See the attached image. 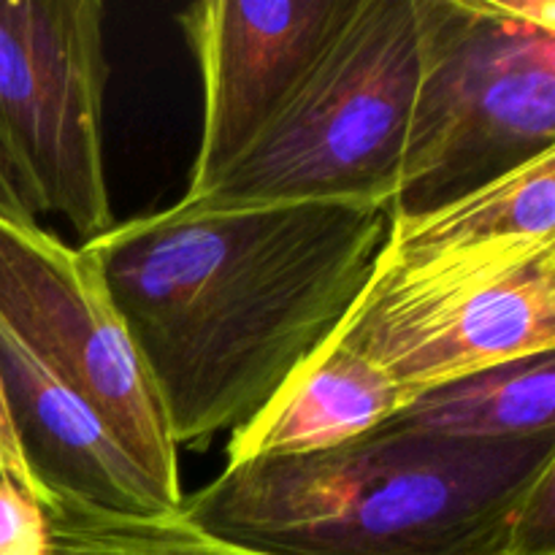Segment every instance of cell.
Instances as JSON below:
<instances>
[{"label": "cell", "instance_id": "cell-1", "mask_svg": "<svg viewBox=\"0 0 555 555\" xmlns=\"http://www.w3.org/2000/svg\"><path fill=\"white\" fill-rule=\"evenodd\" d=\"M390 209L173 204L81 244L101 266L177 450H204L253 421L339 328L383 249Z\"/></svg>", "mask_w": 555, "mask_h": 555}, {"label": "cell", "instance_id": "cell-2", "mask_svg": "<svg viewBox=\"0 0 555 555\" xmlns=\"http://www.w3.org/2000/svg\"><path fill=\"white\" fill-rule=\"evenodd\" d=\"M555 431L455 439L390 421L334 450L225 466L184 493L206 534L266 555H520Z\"/></svg>", "mask_w": 555, "mask_h": 555}, {"label": "cell", "instance_id": "cell-3", "mask_svg": "<svg viewBox=\"0 0 555 555\" xmlns=\"http://www.w3.org/2000/svg\"><path fill=\"white\" fill-rule=\"evenodd\" d=\"M423 68L421 0H358L339 36L258 141L193 211L298 201L393 206Z\"/></svg>", "mask_w": 555, "mask_h": 555}, {"label": "cell", "instance_id": "cell-4", "mask_svg": "<svg viewBox=\"0 0 555 555\" xmlns=\"http://www.w3.org/2000/svg\"><path fill=\"white\" fill-rule=\"evenodd\" d=\"M423 68L393 209H437L555 150V33L507 0H421Z\"/></svg>", "mask_w": 555, "mask_h": 555}, {"label": "cell", "instance_id": "cell-5", "mask_svg": "<svg viewBox=\"0 0 555 555\" xmlns=\"http://www.w3.org/2000/svg\"><path fill=\"white\" fill-rule=\"evenodd\" d=\"M415 396L555 350V236L393 258L379 249L328 336Z\"/></svg>", "mask_w": 555, "mask_h": 555}, {"label": "cell", "instance_id": "cell-6", "mask_svg": "<svg viewBox=\"0 0 555 555\" xmlns=\"http://www.w3.org/2000/svg\"><path fill=\"white\" fill-rule=\"evenodd\" d=\"M106 9L0 0V160L33 215L92 242L114 225L103 155Z\"/></svg>", "mask_w": 555, "mask_h": 555}, {"label": "cell", "instance_id": "cell-7", "mask_svg": "<svg viewBox=\"0 0 555 555\" xmlns=\"http://www.w3.org/2000/svg\"><path fill=\"white\" fill-rule=\"evenodd\" d=\"M0 323L108 423L171 513L182 507L166 412L98 260L0 217Z\"/></svg>", "mask_w": 555, "mask_h": 555}, {"label": "cell", "instance_id": "cell-8", "mask_svg": "<svg viewBox=\"0 0 555 555\" xmlns=\"http://www.w3.org/2000/svg\"><path fill=\"white\" fill-rule=\"evenodd\" d=\"M358 0H206L179 11L204 112L182 198H198L291 103Z\"/></svg>", "mask_w": 555, "mask_h": 555}, {"label": "cell", "instance_id": "cell-9", "mask_svg": "<svg viewBox=\"0 0 555 555\" xmlns=\"http://www.w3.org/2000/svg\"><path fill=\"white\" fill-rule=\"evenodd\" d=\"M0 385L41 504L65 499L114 515L171 513L108 423L65 388L3 323Z\"/></svg>", "mask_w": 555, "mask_h": 555}, {"label": "cell", "instance_id": "cell-10", "mask_svg": "<svg viewBox=\"0 0 555 555\" xmlns=\"http://www.w3.org/2000/svg\"><path fill=\"white\" fill-rule=\"evenodd\" d=\"M410 401L412 396L383 366L325 339L269 404L233 431L225 466L334 450L390 423Z\"/></svg>", "mask_w": 555, "mask_h": 555}, {"label": "cell", "instance_id": "cell-11", "mask_svg": "<svg viewBox=\"0 0 555 555\" xmlns=\"http://www.w3.org/2000/svg\"><path fill=\"white\" fill-rule=\"evenodd\" d=\"M555 236V150L437 209L390 211L383 253L393 258L466 253L515 238Z\"/></svg>", "mask_w": 555, "mask_h": 555}, {"label": "cell", "instance_id": "cell-12", "mask_svg": "<svg viewBox=\"0 0 555 555\" xmlns=\"http://www.w3.org/2000/svg\"><path fill=\"white\" fill-rule=\"evenodd\" d=\"M396 423L455 439H526L555 431V350L415 396Z\"/></svg>", "mask_w": 555, "mask_h": 555}, {"label": "cell", "instance_id": "cell-13", "mask_svg": "<svg viewBox=\"0 0 555 555\" xmlns=\"http://www.w3.org/2000/svg\"><path fill=\"white\" fill-rule=\"evenodd\" d=\"M41 509L49 555H266L206 534L182 513L114 515L65 499Z\"/></svg>", "mask_w": 555, "mask_h": 555}, {"label": "cell", "instance_id": "cell-14", "mask_svg": "<svg viewBox=\"0 0 555 555\" xmlns=\"http://www.w3.org/2000/svg\"><path fill=\"white\" fill-rule=\"evenodd\" d=\"M0 555H49L41 504L11 482H0Z\"/></svg>", "mask_w": 555, "mask_h": 555}, {"label": "cell", "instance_id": "cell-15", "mask_svg": "<svg viewBox=\"0 0 555 555\" xmlns=\"http://www.w3.org/2000/svg\"><path fill=\"white\" fill-rule=\"evenodd\" d=\"M0 482H11V486H16L20 491H25L27 496H33L38 504H41V491H38L25 459H22L14 426H11L9 421V410H5V399H3V385H0Z\"/></svg>", "mask_w": 555, "mask_h": 555}, {"label": "cell", "instance_id": "cell-16", "mask_svg": "<svg viewBox=\"0 0 555 555\" xmlns=\"http://www.w3.org/2000/svg\"><path fill=\"white\" fill-rule=\"evenodd\" d=\"M0 217L14 225H38V217L27 209V204L22 201V195L16 193L14 182H11V173L5 171L3 160H0Z\"/></svg>", "mask_w": 555, "mask_h": 555}]
</instances>
